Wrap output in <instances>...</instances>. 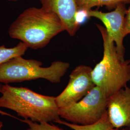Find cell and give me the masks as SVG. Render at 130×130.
<instances>
[{"instance_id": "6", "label": "cell", "mask_w": 130, "mask_h": 130, "mask_svg": "<svg viewBox=\"0 0 130 130\" xmlns=\"http://www.w3.org/2000/svg\"><path fill=\"white\" fill-rule=\"evenodd\" d=\"M92 70L93 69L89 66L80 65L72 71L67 86L56 97L59 108L78 102L96 86L92 76Z\"/></svg>"}, {"instance_id": "17", "label": "cell", "mask_w": 130, "mask_h": 130, "mask_svg": "<svg viewBox=\"0 0 130 130\" xmlns=\"http://www.w3.org/2000/svg\"><path fill=\"white\" fill-rule=\"evenodd\" d=\"M2 86H3V85H2V84H0V92H1V90H2Z\"/></svg>"}, {"instance_id": "3", "label": "cell", "mask_w": 130, "mask_h": 130, "mask_svg": "<svg viewBox=\"0 0 130 130\" xmlns=\"http://www.w3.org/2000/svg\"><path fill=\"white\" fill-rule=\"evenodd\" d=\"M96 27L102 37L104 51L102 59L93 69L92 76L95 85L108 98L130 82V59H121L106 28L99 24Z\"/></svg>"}, {"instance_id": "12", "label": "cell", "mask_w": 130, "mask_h": 130, "mask_svg": "<svg viewBox=\"0 0 130 130\" xmlns=\"http://www.w3.org/2000/svg\"><path fill=\"white\" fill-rule=\"evenodd\" d=\"M28 48L22 42L13 48H6L5 45H2L0 46V65L15 57L23 56Z\"/></svg>"}, {"instance_id": "14", "label": "cell", "mask_w": 130, "mask_h": 130, "mask_svg": "<svg viewBox=\"0 0 130 130\" xmlns=\"http://www.w3.org/2000/svg\"><path fill=\"white\" fill-rule=\"evenodd\" d=\"M125 34L126 36L130 34V6L127 9L126 14Z\"/></svg>"}, {"instance_id": "11", "label": "cell", "mask_w": 130, "mask_h": 130, "mask_svg": "<svg viewBox=\"0 0 130 130\" xmlns=\"http://www.w3.org/2000/svg\"><path fill=\"white\" fill-rule=\"evenodd\" d=\"M58 123L68 126L73 130H111L114 129L109 120L107 110L102 118L95 123L90 125H79L60 120Z\"/></svg>"}, {"instance_id": "4", "label": "cell", "mask_w": 130, "mask_h": 130, "mask_svg": "<svg viewBox=\"0 0 130 130\" xmlns=\"http://www.w3.org/2000/svg\"><path fill=\"white\" fill-rule=\"evenodd\" d=\"M42 65L40 61L26 59L22 56L15 57L0 65V83L7 84L43 79L58 84L67 72L70 64L56 61L48 67Z\"/></svg>"}, {"instance_id": "13", "label": "cell", "mask_w": 130, "mask_h": 130, "mask_svg": "<svg viewBox=\"0 0 130 130\" xmlns=\"http://www.w3.org/2000/svg\"><path fill=\"white\" fill-rule=\"evenodd\" d=\"M0 113L2 114L8 115V116L12 117L14 118H15L19 120V121H21L24 123L28 124V128L27 129L25 130H63L56 126L49 124V122H43L39 123V122H34L28 119L21 120L20 119H18L15 117L11 116L10 114H8L5 112H2L1 110H0Z\"/></svg>"}, {"instance_id": "1", "label": "cell", "mask_w": 130, "mask_h": 130, "mask_svg": "<svg viewBox=\"0 0 130 130\" xmlns=\"http://www.w3.org/2000/svg\"><path fill=\"white\" fill-rule=\"evenodd\" d=\"M64 25L56 14L42 7L25 10L11 24L10 37L23 42L30 49H41L59 33L65 31Z\"/></svg>"}, {"instance_id": "5", "label": "cell", "mask_w": 130, "mask_h": 130, "mask_svg": "<svg viewBox=\"0 0 130 130\" xmlns=\"http://www.w3.org/2000/svg\"><path fill=\"white\" fill-rule=\"evenodd\" d=\"M107 98L102 90L95 86L78 102L59 108V116L70 123L92 125L99 121L107 111Z\"/></svg>"}, {"instance_id": "15", "label": "cell", "mask_w": 130, "mask_h": 130, "mask_svg": "<svg viewBox=\"0 0 130 130\" xmlns=\"http://www.w3.org/2000/svg\"><path fill=\"white\" fill-rule=\"evenodd\" d=\"M111 130H130V129L128 128V129H126V128H122V129H112Z\"/></svg>"}, {"instance_id": "8", "label": "cell", "mask_w": 130, "mask_h": 130, "mask_svg": "<svg viewBox=\"0 0 130 130\" xmlns=\"http://www.w3.org/2000/svg\"><path fill=\"white\" fill-rule=\"evenodd\" d=\"M107 112L114 129H130V88L127 86L107 98Z\"/></svg>"}, {"instance_id": "2", "label": "cell", "mask_w": 130, "mask_h": 130, "mask_svg": "<svg viewBox=\"0 0 130 130\" xmlns=\"http://www.w3.org/2000/svg\"><path fill=\"white\" fill-rule=\"evenodd\" d=\"M0 107L11 109L19 116L36 122L58 123L60 120L56 97L36 93L25 87L3 85Z\"/></svg>"}, {"instance_id": "9", "label": "cell", "mask_w": 130, "mask_h": 130, "mask_svg": "<svg viewBox=\"0 0 130 130\" xmlns=\"http://www.w3.org/2000/svg\"><path fill=\"white\" fill-rule=\"evenodd\" d=\"M43 9L56 14L64 25L65 30L73 36L79 28L78 11L76 0H39Z\"/></svg>"}, {"instance_id": "10", "label": "cell", "mask_w": 130, "mask_h": 130, "mask_svg": "<svg viewBox=\"0 0 130 130\" xmlns=\"http://www.w3.org/2000/svg\"><path fill=\"white\" fill-rule=\"evenodd\" d=\"M78 12H86L96 6H105L109 9H114L121 4H130V0H76Z\"/></svg>"}, {"instance_id": "18", "label": "cell", "mask_w": 130, "mask_h": 130, "mask_svg": "<svg viewBox=\"0 0 130 130\" xmlns=\"http://www.w3.org/2000/svg\"><path fill=\"white\" fill-rule=\"evenodd\" d=\"M2 126V123L1 122H0V130H1V128Z\"/></svg>"}, {"instance_id": "16", "label": "cell", "mask_w": 130, "mask_h": 130, "mask_svg": "<svg viewBox=\"0 0 130 130\" xmlns=\"http://www.w3.org/2000/svg\"><path fill=\"white\" fill-rule=\"evenodd\" d=\"M8 1H13V2H18V1H20V0H8Z\"/></svg>"}, {"instance_id": "7", "label": "cell", "mask_w": 130, "mask_h": 130, "mask_svg": "<svg viewBox=\"0 0 130 130\" xmlns=\"http://www.w3.org/2000/svg\"><path fill=\"white\" fill-rule=\"evenodd\" d=\"M127 10L125 4H121L109 12L92 9L86 12L87 17L98 19L104 24L108 37L115 42L118 53L123 60L125 59V48L123 41L126 36L125 23Z\"/></svg>"}]
</instances>
